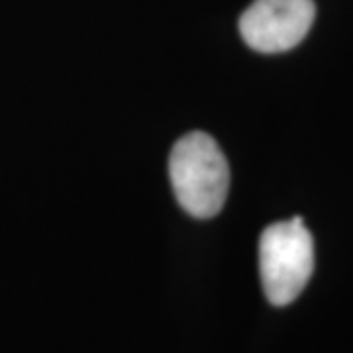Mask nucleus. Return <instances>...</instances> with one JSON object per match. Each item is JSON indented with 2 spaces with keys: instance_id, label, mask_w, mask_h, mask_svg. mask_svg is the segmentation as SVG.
Returning a JSON list of instances; mask_svg holds the SVG:
<instances>
[{
  "instance_id": "nucleus-3",
  "label": "nucleus",
  "mask_w": 353,
  "mask_h": 353,
  "mask_svg": "<svg viewBox=\"0 0 353 353\" xmlns=\"http://www.w3.org/2000/svg\"><path fill=\"white\" fill-rule=\"evenodd\" d=\"M314 18V0H253L241 14L240 34L252 50L281 53L306 38Z\"/></svg>"
},
{
  "instance_id": "nucleus-1",
  "label": "nucleus",
  "mask_w": 353,
  "mask_h": 353,
  "mask_svg": "<svg viewBox=\"0 0 353 353\" xmlns=\"http://www.w3.org/2000/svg\"><path fill=\"white\" fill-rule=\"evenodd\" d=\"M169 176L179 204L194 218H212L230 189V167L214 138L190 132L176 141L169 157Z\"/></svg>"
},
{
  "instance_id": "nucleus-2",
  "label": "nucleus",
  "mask_w": 353,
  "mask_h": 353,
  "mask_svg": "<svg viewBox=\"0 0 353 353\" xmlns=\"http://www.w3.org/2000/svg\"><path fill=\"white\" fill-rule=\"evenodd\" d=\"M314 271V240L301 216L267 226L259 238V275L267 301L287 306Z\"/></svg>"
}]
</instances>
